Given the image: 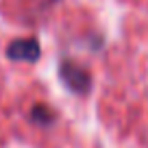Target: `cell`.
<instances>
[{"label": "cell", "mask_w": 148, "mask_h": 148, "mask_svg": "<svg viewBox=\"0 0 148 148\" xmlns=\"http://www.w3.org/2000/svg\"><path fill=\"white\" fill-rule=\"evenodd\" d=\"M61 79L76 94H85L89 89V74L83 68H79L76 63H70V61L61 63Z\"/></svg>", "instance_id": "6da1fadb"}, {"label": "cell", "mask_w": 148, "mask_h": 148, "mask_svg": "<svg viewBox=\"0 0 148 148\" xmlns=\"http://www.w3.org/2000/svg\"><path fill=\"white\" fill-rule=\"evenodd\" d=\"M7 57L13 59V61H28V63H33V61L39 59V44H37V39H33V37L15 39V42H11L9 48H7Z\"/></svg>", "instance_id": "7a4b0ae2"}, {"label": "cell", "mask_w": 148, "mask_h": 148, "mask_svg": "<svg viewBox=\"0 0 148 148\" xmlns=\"http://www.w3.org/2000/svg\"><path fill=\"white\" fill-rule=\"evenodd\" d=\"M33 113H35V116H33V120H35V122H44V124H46V122H50V111H48L46 107L37 105L35 109H33Z\"/></svg>", "instance_id": "3957f363"}]
</instances>
